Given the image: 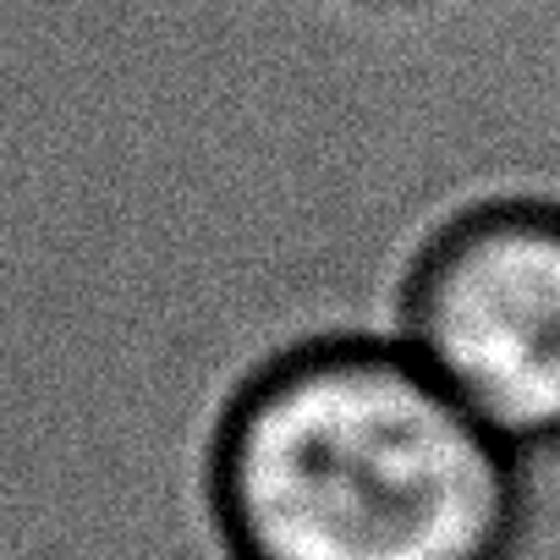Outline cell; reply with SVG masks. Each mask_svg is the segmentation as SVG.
<instances>
[{
  "label": "cell",
  "mask_w": 560,
  "mask_h": 560,
  "mask_svg": "<svg viewBox=\"0 0 560 560\" xmlns=\"http://www.w3.org/2000/svg\"><path fill=\"white\" fill-rule=\"evenodd\" d=\"M231 560H516L533 456L500 445L401 341L275 363L214 456Z\"/></svg>",
  "instance_id": "obj_1"
},
{
  "label": "cell",
  "mask_w": 560,
  "mask_h": 560,
  "mask_svg": "<svg viewBox=\"0 0 560 560\" xmlns=\"http://www.w3.org/2000/svg\"><path fill=\"white\" fill-rule=\"evenodd\" d=\"M516 456L560 451V203L462 214L418 258L396 336Z\"/></svg>",
  "instance_id": "obj_2"
}]
</instances>
